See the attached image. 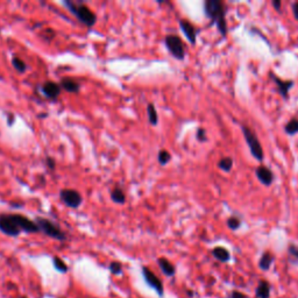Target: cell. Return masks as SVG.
Wrapping results in <instances>:
<instances>
[{"label": "cell", "mask_w": 298, "mask_h": 298, "mask_svg": "<svg viewBox=\"0 0 298 298\" xmlns=\"http://www.w3.org/2000/svg\"><path fill=\"white\" fill-rule=\"evenodd\" d=\"M196 139H197V141L202 142V144H205V142H207V140H209V139H207L206 131L204 130L203 127H199L198 130H197V132H196Z\"/></svg>", "instance_id": "4316f807"}, {"label": "cell", "mask_w": 298, "mask_h": 298, "mask_svg": "<svg viewBox=\"0 0 298 298\" xmlns=\"http://www.w3.org/2000/svg\"><path fill=\"white\" fill-rule=\"evenodd\" d=\"M226 225L231 231H238L241 227V219L235 216H232L226 220Z\"/></svg>", "instance_id": "d4e9b609"}, {"label": "cell", "mask_w": 298, "mask_h": 298, "mask_svg": "<svg viewBox=\"0 0 298 298\" xmlns=\"http://www.w3.org/2000/svg\"><path fill=\"white\" fill-rule=\"evenodd\" d=\"M34 221H35L37 227H39V231L42 232V233L44 235H47V237L55 239V240H58V241L67 240V234H65V232L62 230L57 224L53 223L51 220L43 217H36Z\"/></svg>", "instance_id": "3957f363"}, {"label": "cell", "mask_w": 298, "mask_h": 298, "mask_svg": "<svg viewBox=\"0 0 298 298\" xmlns=\"http://www.w3.org/2000/svg\"><path fill=\"white\" fill-rule=\"evenodd\" d=\"M63 4L77 18L78 21L88 27V28H91V27L96 25V13L92 12L89 6L85 5L82 0L81 1L79 0H64Z\"/></svg>", "instance_id": "7a4b0ae2"}, {"label": "cell", "mask_w": 298, "mask_h": 298, "mask_svg": "<svg viewBox=\"0 0 298 298\" xmlns=\"http://www.w3.org/2000/svg\"><path fill=\"white\" fill-rule=\"evenodd\" d=\"M157 161H158V163L164 167V165H167L169 162L171 161V154L169 153L168 150H165V149H161V150L158 151Z\"/></svg>", "instance_id": "cb8c5ba5"}, {"label": "cell", "mask_w": 298, "mask_h": 298, "mask_svg": "<svg viewBox=\"0 0 298 298\" xmlns=\"http://www.w3.org/2000/svg\"><path fill=\"white\" fill-rule=\"evenodd\" d=\"M0 232L12 238L19 237V235L21 234V231H20L18 226L15 225L11 213L0 214Z\"/></svg>", "instance_id": "52a82bcc"}, {"label": "cell", "mask_w": 298, "mask_h": 298, "mask_svg": "<svg viewBox=\"0 0 298 298\" xmlns=\"http://www.w3.org/2000/svg\"><path fill=\"white\" fill-rule=\"evenodd\" d=\"M60 86L62 90L67 91L69 93H78L81 91V84L75 79H72L70 77H65L62 78L60 82Z\"/></svg>", "instance_id": "4fadbf2b"}, {"label": "cell", "mask_w": 298, "mask_h": 298, "mask_svg": "<svg viewBox=\"0 0 298 298\" xmlns=\"http://www.w3.org/2000/svg\"><path fill=\"white\" fill-rule=\"evenodd\" d=\"M211 254L217 261H219L221 263H227L231 260V254L228 252V249L225 247H221V246H217L214 247L212 251H211Z\"/></svg>", "instance_id": "9a60e30c"}, {"label": "cell", "mask_w": 298, "mask_h": 298, "mask_svg": "<svg viewBox=\"0 0 298 298\" xmlns=\"http://www.w3.org/2000/svg\"><path fill=\"white\" fill-rule=\"evenodd\" d=\"M46 164H47V168L51 171H54L55 168H56V162H55V160L53 157H47L46 158Z\"/></svg>", "instance_id": "f1b7e54d"}, {"label": "cell", "mask_w": 298, "mask_h": 298, "mask_svg": "<svg viewBox=\"0 0 298 298\" xmlns=\"http://www.w3.org/2000/svg\"><path fill=\"white\" fill-rule=\"evenodd\" d=\"M53 265H54V268L61 274H65L69 269L67 263H65L61 258H58V256H54L53 258Z\"/></svg>", "instance_id": "603a6c76"}, {"label": "cell", "mask_w": 298, "mask_h": 298, "mask_svg": "<svg viewBox=\"0 0 298 298\" xmlns=\"http://www.w3.org/2000/svg\"><path fill=\"white\" fill-rule=\"evenodd\" d=\"M274 261H275V256L270 252H265L259 260V268L263 270V272H267L273 266Z\"/></svg>", "instance_id": "e0dca14e"}, {"label": "cell", "mask_w": 298, "mask_h": 298, "mask_svg": "<svg viewBox=\"0 0 298 298\" xmlns=\"http://www.w3.org/2000/svg\"><path fill=\"white\" fill-rule=\"evenodd\" d=\"M230 298H248V297L246 296L245 294L240 293V291L234 290V291H232V293H231V295H230Z\"/></svg>", "instance_id": "f546056e"}, {"label": "cell", "mask_w": 298, "mask_h": 298, "mask_svg": "<svg viewBox=\"0 0 298 298\" xmlns=\"http://www.w3.org/2000/svg\"><path fill=\"white\" fill-rule=\"evenodd\" d=\"M293 13H294L295 19L298 21V2H294L293 4Z\"/></svg>", "instance_id": "d6a6232c"}, {"label": "cell", "mask_w": 298, "mask_h": 298, "mask_svg": "<svg viewBox=\"0 0 298 298\" xmlns=\"http://www.w3.org/2000/svg\"><path fill=\"white\" fill-rule=\"evenodd\" d=\"M204 13L210 19V26L216 25L221 36H226L228 28L226 21V6L220 0H206L204 2Z\"/></svg>", "instance_id": "6da1fadb"}, {"label": "cell", "mask_w": 298, "mask_h": 298, "mask_svg": "<svg viewBox=\"0 0 298 298\" xmlns=\"http://www.w3.org/2000/svg\"><path fill=\"white\" fill-rule=\"evenodd\" d=\"M288 253H289L291 258H294V260H297L298 261V246L291 244L289 248H288Z\"/></svg>", "instance_id": "83f0119b"}, {"label": "cell", "mask_w": 298, "mask_h": 298, "mask_svg": "<svg viewBox=\"0 0 298 298\" xmlns=\"http://www.w3.org/2000/svg\"><path fill=\"white\" fill-rule=\"evenodd\" d=\"M218 169L223 170L225 172H230L233 168V158L230 156H225L223 158H220L219 162L217 163Z\"/></svg>", "instance_id": "7402d4cb"}, {"label": "cell", "mask_w": 298, "mask_h": 298, "mask_svg": "<svg viewBox=\"0 0 298 298\" xmlns=\"http://www.w3.org/2000/svg\"><path fill=\"white\" fill-rule=\"evenodd\" d=\"M241 131H242V134H244L245 141L248 146L252 156L254 157L255 160H258L259 162H262L263 158H265V153H263L262 145L260 144L258 135L252 131L251 127L246 126V125H242Z\"/></svg>", "instance_id": "277c9868"}, {"label": "cell", "mask_w": 298, "mask_h": 298, "mask_svg": "<svg viewBox=\"0 0 298 298\" xmlns=\"http://www.w3.org/2000/svg\"><path fill=\"white\" fill-rule=\"evenodd\" d=\"M11 62H12V67L14 68L15 71H18L19 74H25L27 69H28V65H27L26 62L23 61L21 57L13 56Z\"/></svg>", "instance_id": "d6986e66"}, {"label": "cell", "mask_w": 298, "mask_h": 298, "mask_svg": "<svg viewBox=\"0 0 298 298\" xmlns=\"http://www.w3.org/2000/svg\"><path fill=\"white\" fill-rule=\"evenodd\" d=\"M157 265L160 267L161 272L164 274L167 277H172L175 276L176 274V267L172 265V263L169 261L168 259L165 258H158L157 259Z\"/></svg>", "instance_id": "5bb4252c"}, {"label": "cell", "mask_w": 298, "mask_h": 298, "mask_svg": "<svg viewBox=\"0 0 298 298\" xmlns=\"http://www.w3.org/2000/svg\"><path fill=\"white\" fill-rule=\"evenodd\" d=\"M111 199H112L113 203L119 204V205H124L126 203V193L121 188H118L116 186L112 191H111Z\"/></svg>", "instance_id": "ac0fdd59"}, {"label": "cell", "mask_w": 298, "mask_h": 298, "mask_svg": "<svg viewBox=\"0 0 298 298\" xmlns=\"http://www.w3.org/2000/svg\"><path fill=\"white\" fill-rule=\"evenodd\" d=\"M21 298H28V297H21Z\"/></svg>", "instance_id": "836d02e7"}, {"label": "cell", "mask_w": 298, "mask_h": 298, "mask_svg": "<svg viewBox=\"0 0 298 298\" xmlns=\"http://www.w3.org/2000/svg\"><path fill=\"white\" fill-rule=\"evenodd\" d=\"M269 77L274 83H275L277 92L280 93V96L282 97L283 99L289 98V92H290V90L294 88L295 82L294 81H284V79H281L280 77H277L276 75H274L273 72H270Z\"/></svg>", "instance_id": "9c48e42d"}, {"label": "cell", "mask_w": 298, "mask_h": 298, "mask_svg": "<svg viewBox=\"0 0 298 298\" xmlns=\"http://www.w3.org/2000/svg\"><path fill=\"white\" fill-rule=\"evenodd\" d=\"M147 116L149 124L153 125V126H156L158 124V114L154 104H148L147 105Z\"/></svg>", "instance_id": "ffe728a7"}, {"label": "cell", "mask_w": 298, "mask_h": 298, "mask_svg": "<svg viewBox=\"0 0 298 298\" xmlns=\"http://www.w3.org/2000/svg\"><path fill=\"white\" fill-rule=\"evenodd\" d=\"M179 28H181L182 33L184 34L186 40L189 41L191 44H196L197 42V35H198V30L196 29V27L192 25L191 22L188 20L181 19L179 20Z\"/></svg>", "instance_id": "8fae6325"}, {"label": "cell", "mask_w": 298, "mask_h": 298, "mask_svg": "<svg viewBox=\"0 0 298 298\" xmlns=\"http://www.w3.org/2000/svg\"><path fill=\"white\" fill-rule=\"evenodd\" d=\"M15 124V114L12 112L7 113V126H13Z\"/></svg>", "instance_id": "4dcf8cb0"}, {"label": "cell", "mask_w": 298, "mask_h": 298, "mask_svg": "<svg viewBox=\"0 0 298 298\" xmlns=\"http://www.w3.org/2000/svg\"><path fill=\"white\" fill-rule=\"evenodd\" d=\"M109 269L113 275H120V274H123V265H121L119 261L111 262L109 266Z\"/></svg>", "instance_id": "484cf974"}, {"label": "cell", "mask_w": 298, "mask_h": 298, "mask_svg": "<svg viewBox=\"0 0 298 298\" xmlns=\"http://www.w3.org/2000/svg\"><path fill=\"white\" fill-rule=\"evenodd\" d=\"M255 176L259 179V182L265 186H270L275 181L274 172L266 165H260L255 169Z\"/></svg>", "instance_id": "7c38bea8"}, {"label": "cell", "mask_w": 298, "mask_h": 298, "mask_svg": "<svg viewBox=\"0 0 298 298\" xmlns=\"http://www.w3.org/2000/svg\"><path fill=\"white\" fill-rule=\"evenodd\" d=\"M60 199L65 206L70 209H78L83 203V196L75 189H62Z\"/></svg>", "instance_id": "8992f818"}, {"label": "cell", "mask_w": 298, "mask_h": 298, "mask_svg": "<svg viewBox=\"0 0 298 298\" xmlns=\"http://www.w3.org/2000/svg\"><path fill=\"white\" fill-rule=\"evenodd\" d=\"M272 5H273V7L275 8L277 12H281V7H282V2H281L280 0H273Z\"/></svg>", "instance_id": "1f68e13d"}, {"label": "cell", "mask_w": 298, "mask_h": 298, "mask_svg": "<svg viewBox=\"0 0 298 298\" xmlns=\"http://www.w3.org/2000/svg\"><path fill=\"white\" fill-rule=\"evenodd\" d=\"M164 44L169 54L171 55L175 60L183 61L185 57V44L181 37L175 34H169L164 37Z\"/></svg>", "instance_id": "5b68a950"}, {"label": "cell", "mask_w": 298, "mask_h": 298, "mask_svg": "<svg viewBox=\"0 0 298 298\" xmlns=\"http://www.w3.org/2000/svg\"><path fill=\"white\" fill-rule=\"evenodd\" d=\"M270 290H272V287H270L268 281H266V280L259 281L258 287H256V289H255V297L256 298H269Z\"/></svg>", "instance_id": "2e32d148"}, {"label": "cell", "mask_w": 298, "mask_h": 298, "mask_svg": "<svg viewBox=\"0 0 298 298\" xmlns=\"http://www.w3.org/2000/svg\"><path fill=\"white\" fill-rule=\"evenodd\" d=\"M141 272H142V276H144V280L146 281V283L148 284V287H150L151 289L156 291V294L160 297L163 296L164 287H163V283H162V281L158 279V277L155 275V274L151 272L148 267H142Z\"/></svg>", "instance_id": "ba28073f"}, {"label": "cell", "mask_w": 298, "mask_h": 298, "mask_svg": "<svg viewBox=\"0 0 298 298\" xmlns=\"http://www.w3.org/2000/svg\"><path fill=\"white\" fill-rule=\"evenodd\" d=\"M41 92L46 98L50 100H56L60 97L62 89L60 86V83H55L53 81L44 82L41 86Z\"/></svg>", "instance_id": "30bf717a"}, {"label": "cell", "mask_w": 298, "mask_h": 298, "mask_svg": "<svg viewBox=\"0 0 298 298\" xmlns=\"http://www.w3.org/2000/svg\"><path fill=\"white\" fill-rule=\"evenodd\" d=\"M284 132L290 137L298 134V118H293V119L288 121L286 126H284Z\"/></svg>", "instance_id": "44dd1931"}]
</instances>
